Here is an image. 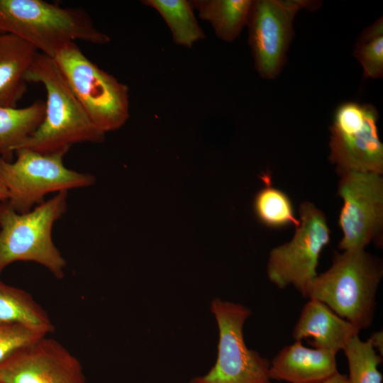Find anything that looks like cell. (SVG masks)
Returning a JSON list of instances; mask_svg holds the SVG:
<instances>
[{
  "instance_id": "15",
  "label": "cell",
  "mask_w": 383,
  "mask_h": 383,
  "mask_svg": "<svg viewBox=\"0 0 383 383\" xmlns=\"http://www.w3.org/2000/svg\"><path fill=\"white\" fill-rule=\"evenodd\" d=\"M38 52L20 38L0 33V107L16 108L26 92V74Z\"/></svg>"
},
{
  "instance_id": "23",
  "label": "cell",
  "mask_w": 383,
  "mask_h": 383,
  "mask_svg": "<svg viewBox=\"0 0 383 383\" xmlns=\"http://www.w3.org/2000/svg\"><path fill=\"white\" fill-rule=\"evenodd\" d=\"M43 336L45 335L18 323L0 325V362Z\"/></svg>"
},
{
  "instance_id": "5",
  "label": "cell",
  "mask_w": 383,
  "mask_h": 383,
  "mask_svg": "<svg viewBox=\"0 0 383 383\" xmlns=\"http://www.w3.org/2000/svg\"><path fill=\"white\" fill-rule=\"evenodd\" d=\"M92 123L101 132L121 128L130 117L129 89L90 60L74 43L53 58Z\"/></svg>"
},
{
  "instance_id": "20",
  "label": "cell",
  "mask_w": 383,
  "mask_h": 383,
  "mask_svg": "<svg viewBox=\"0 0 383 383\" xmlns=\"http://www.w3.org/2000/svg\"><path fill=\"white\" fill-rule=\"evenodd\" d=\"M253 209L257 220L269 228H280L291 225L296 227L299 223L289 196L270 185L265 186L256 193Z\"/></svg>"
},
{
  "instance_id": "14",
  "label": "cell",
  "mask_w": 383,
  "mask_h": 383,
  "mask_svg": "<svg viewBox=\"0 0 383 383\" xmlns=\"http://www.w3.org/2000/svg\"><path fill=\"white\" fill-rule=\"evenodd\" d=\"M360 329L339 316L323 302L309 299L302 308L293 329L295 340L311 338L315 348L338 353L348 340L359 335Z\"/></svg>"
},
{
  "instance_id": "17",
  "label": "cell",
  "mask_w": 383,
  "mask_h": 383,
  "mask_svg": "<svg viewBox=\"0 0 383 383\" xmlns=\"http://www.w3.org/2000/svg\"><path fill=\"white\" fill-rule=\"evenodd\" d=\"M220 40L231 43L247 26L252 0H190Z\"/></svg>"
},
{
  "instance_id": "25",
  "label": "cell",
  "mask_w": 383,
  "mask_h": 383,
  "mask_svg": "<svg viewBox=\"0 0 383 383\" xmlns=\"http://www.w3.org/2000/svg\"><path fill=\"white\" fill-rule=\"evenodd\" d=\"M314 383H348L347 377L337 372L330 377Z\"/></svg>"
},
{
  "instance_id": "19",
  "label": "cell",
  "mask_w": 383,
  "mask_h": 383,
  "mask_svg": "<svg viewBox=\"0 0 383 383\" xmlns=\"http://www.w3.org/2000/svg\"><path fill=\"white\" fill-rule=\"evenodd\" d=\"M141 3L161 16L171 31L174 44L192 48L196 43L205 38L191 1L142 0Z\"/></svg>"
},
{
  "instance_id": "8",
  "label": "cell",
  "mask_w": 383,
  "mask_h": 383,
  "mask_svg": "<svg viewBox=\"0 0 383 383\" xmlns=\"http://www.w3.org/2000/svg\"><path fill=\"white\" fill-rule=\"evenodd\" d=\"M379 113L370 104L346 101L335 109L329 128V160L339 176L349 172L383 173Z\"/></svg>"
},
{
  "instance_id": "26",
  "label": "cell",
  "mask_w": 383,
  "mask_h": 383,
  "mask_svg": "<svg viewBox=\"0 0 383 383\" xmlns=\"http://www.w3.org/2000/svg\"><path fill=\"white\" fill-rule=\"evenodd\" d=\"M9 194L4 184L0 179V203L8 201Z\"/></svg>"
},
{
  "instance_id": "9",
  "label": "cell",
  "mask_w": 383,
  "mask_h": 383,
  "mask_svg": "<svg viewBox=\"0 0 383 383\" xmlns=\"http://www.w3.org/2000/svg\"><path fill=\"white\" fill-rule=\"evenodd\" d=\"M299 213L292 240L271 250L267 274L278 288L293 286L301 294L318 274L320 255L330 242L331 231L325 214L313 203L302 202Z\"/></svg>"
},
{
  "instance_id": "1",
  "label": "cell",
  "mask_w": 383,
  "mask_h": 383,
  "mask_svg": "<svg viewBox=\"0 0 383 383\" xmlns=\"http://www.w3.org/2000/svg\"><path fill=\"white\" fill-rule=\"evenodd\" d=\"M383 277L382 260L365 250L334 251L332 264L301 294L318 300L360 330L369 328Z\"/></svg>"
},
{
  "instance_id": "10",
  "label": "cell",
  "mask_w": 383,
  "mask_h": 383,
  "mask_svg": "<svg viewBox=\"0 0 383 383\" xmlns=\"http://www.w3.org/2000/svg\"><path fill=\"white\" fill-rule=\"evenodd\" d=\"M306 0H252L247 23L248 43L260 77L273 79L282 70L294 35L293 21L301 9H316Z\"/></svg>"
},
{
  "instance_id": "22",
  "label": "cell",
  "mask_w": 383,
  "mask_h": 383,
  "mask_svg": "<svg viewBox=\"0 0 383 383\" xmlns=\"http://www.w3.org/2000/svg\"><path fill=\"white\" fill-rule=\"evenodd\" d=\"M353 55L360 63L365 78L383 77V20L382 16L360 34Z\"/></svg>"
},
{
  "instance_id": "13",
  "label": "cell",
  "mask_w": 383,
  "mask_h": 383,
  "mask_svg": "<svg viewBox=\"0 0 383 383\" xmlns=\"http://www.w3.org/2000/svg\"><path fill=\"white\" fill-rule=\"evenodd\" d=\"M338 371L336 353L304 346L301 341L284 346L270 362V377L289 383H314Z\"/></svg>"
},
{
  "instance_id": "16",
  "label": "cell",
  "mask_w": 383,
  "mask_h": 383,
  "mask_svg": "<svg viewBox=\"0 0 383 383\" xmlns=\"http://www.w3.org/2000/svg\"><path fill=\"white\" fill-rule=\"evenodd\" d=\"M18 323L47 335L55 327L47 312L23 289L0 280V325Z\"/></svg>"
},
{
  "instance_id": "21",
  "label": "cell",
  "mask_w": 383,
  "mask_h": 383,
  "mask_svg": "<svg viewBox=\"0 0 383 383\" xmlns=\"http://www.w3.org/2000/svg\"><path fill=\"white\" fill-rule=\"evenodd\" d=\"M343 351L348 364V383H382V374L378 370L382 356L377 353L369 339L362 340L359 335H355Z\"/></svg>"
},
{
  "instance_id": "3",
  "label": "cell",
  "mask_w": 383,
  "mask_h": 383,
  "mask_svg": "<svg viewBox=\"0 0 383 383\" xmlns=\"http://www.w3.org/2000/svg\"><path fill=\"white\" fill-rule=\"evenodd\" d=\"M0 33L20 38L51 58L77 40L97 45L111 40L83 9L43 0H0Z\"/></svg>"
},
{
  "instance_id": "11",
  "label": "cell",
  "mask_w": 383,
  "mask_h": 383,
  "mask_svg": "<svg viewBox=\"0 0 383 383\" xmlns=\"http://www.w3.org/2000/svg\"><path fill=\"white\" fill-rule=\"evenodd\" d=\"M338 194L343 205L338 225L342 250H365L372 242L382 245L383 178L374 172H349L340 176Z\"/></svg>"
},
{
  "instance_id": "4",
  "label": "cell",
  "mask_w": 383,
  "mask_h": 383,
  "mask_svg": "<svg viewBox=\"0 0 383 383\" xmlns=\"http://www.w3.org/2000/svg\"><path fill=\"white\" fill-rule=\"evenodd\" d=\"M68 192L55 194L23 213L0 204V274L17 261L34 262L57 279L65 275V259L52 238L54 223L67 209Z\"/></svg>"
},
{
  "instance_id": "7",
  "label": "cell",
  "mask_w": 383,
  "mask_h": 383,
  "mask_svg": "<svg viewBox=\"0 0 383 383\" xmlns=\"http://www.w3.org/2000/svg\"><path fill=\"white\" fill-rule=\"evenodd\" d=\"M218 328L217 358L204 375L189 383H272L270 362L247 347L243 335L251 311L245 306L216 298L211 304Z\"/></svg>"
},
{
  "instance_id": "18",
  "label": "cell",
  "mask_w": 383,
  "mask_h": 383,
  "mask_svg": "<svg viewBox=\"0 0 383 383\" xmlns=\"http://www.w3.org/2000/svg\"><path fill=\"white\" fill-rule=\"evenodd\" d=\"M45 104L36 100L24 108L0 107V156L12 161L13 155L42 122Z\"/></svg>"
},
{
  "instance_id": "24",
  "label": "cell",
  "mask_w": 383,
  "mask_h": 383,
  "mask_svg": "<svg viewBox=\"0 0 383 383\" xmlns=\"http://www.w3.org/2000/svg\"><path fill=\"white\" fill-rule=\"evenodd\" d=\"M374 348L379 351V354L382 356L383 353V333L382 331L374 332L368 338Z\"/></svg>"
},
{
  "instance_id": "12",
  "label": "cell",
  "mask_w": 383,
  "mask_h": 383,
  "mask_svg": "<svg viewBox=\"0 0 383 383\" xmlns=\"http://www.w3.org/2000/svg\"><path fill=\"white\" fill-rule=\"evenodd\" d=\"M0 383H87L79 360L43 336L0 362Z\"/></svg>"
},
{
  "instance_id": "6",
  "label": "cell",
  "mask_w": 383,
  "mask_h": 383,
  "mask_svg": "<svg viewBox=\"0 0 383 383\" xmlns=\"http://www.w3.org/2000/svg\"><path fill=\"white\" fill-rule=\"evenodd\" d=\"M69 150L41 153L29 148L16 150V160L0 156V179L6 187V201L15 211L23 213L44 201L50 193L89 187L95 177L67 167L63 157Z\"/></svg>"
},
{
  "instance_id": "2",
  "label": "cell",
  "mask_w": 383,
  "mask_h": 383,
  "mask_svg": "<svg viewBox=\"0 0 383 383\" xmlns=\"http://www.w3.org/2000/svg\"><path fill=\"white\" fill-rule=\"evenodd\" d=\"M26 80L44 86L45 109L39 126L19 148L52 153L70 150L75 143L104 140L105 133L92 123L53 58L38 52Z\"/></svg>"
}]
</instances>
